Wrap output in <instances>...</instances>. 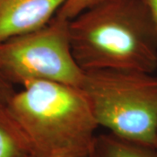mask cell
Returning a JSON list of instances; mask_svg holds the SVG:
<instances>
[{
	"label": "cell",
	"instance_id": "obj_3",
	"mask_svg": "<svg viewBox=\"0 0 157 157\" xmlns=\"http://www.w3.org/2000/svg\"><path fill=\"white\" fill-rule=\"evenodd\" d=\"M80 88L98 126L124 140L156 147L157 77L125 70L85 72Z\"/></svg>",
	"mask_w": 157,
	"mask_h": 157
},
{
	"label": "cell",
	"instance_id": "obj_9",
	"mask_svg": "<svg viewBox=\"0 0 157 157\" xmlns=\"http://www.w3.org/2000/svg\"><path fill=\"white\" fill-rule=\"evenodd\" d=\"M15 91V86L10 84L0 73V103L6 104Z\"/></svg>",
	"mask_w": 157,
	"mask_h": 157
},
{
	"label": "cell",
	"instance_id": "obj_1",
	"mask_svg": "<svg viewBox=\"0 0 157 157\" xmlns=\"http://www.w3.org/2000/svg\"><path fill=\"white\" fill-rule=\"evenodd\" d=\"M74 59L84 72L157 68V33L141 0H104L69 21Z\"/></svg>",
	"mask_w": 157,
	"mask_h": 157
},
{
	"label": "cell",
	"instance_id": "obj_12",
	"mask_svg": "<svg viewBox=\"0 0 157 157\" xmlns=\"http://www.w3.org/2000/svg\"><path fill=\"white\" fill-rule=\"evenodd\" d=\"M156 148H157V137H156Z\"/></svg>",
	"mask_w": 157,
	"mask_h": 157
},
{
	"label": "cell",
	"instance_id": "obj_7",
	"mask_svg": "<svg viewBox=\"0 0 157 157\" xmlns=\"http://www.w3.org/2000/svg\"><path fill=\"white\" fill-rule=\"evenodd\" d=\"M88 157H157V148L108 133L96 135Z\"/></svg>",
	"mask_w": 157,
	"mask_h": 157
},
{
	"label": "cell",
	"instance_id": "obj_8",
	"mask_svg": "<svg viewBox=\"0 0 157 157\" xmlns=\"http://www.w3.org/2000/svg\"><path fill=\"white\" fill-rule=\"evenodd\" d=\"M104 0H67L57 15L71 20L82 11L95 6Z\"/></svg>",
	"mask_w": 157,
	"mask_h": 157
},
{
	"label": "cell",
	"instance_id": "obj_6",
	"mask_svg": "<svg viewBox=\"0 0 157 157\" xmlns=\"http://www.w3.org/2000/svg\"><path fill=\"white\" fill-rule=\"evenodd\" d=\"M33 155L27 136L6 103H0V157H32Z\"/></svg>",
	"mask_w": 157,
	"mask_h": 157
},
{
	"label": "cell",
	"instance_id": "obj_4",
	"mask_svg": "<svg viewBox=\"0 0 157 157\" xmlns=\"http://www.w3.org/2000/svg\"><path fill=\"white\" fill-rule=\"evenodd\" d=\"M69 21L56 15L43 27L0 43V73L13 86L51 81L80 87L85 72L73 55Z\"/></svg>",
	"mask_w": 157,
	"mask_h": 157
},
{
	"label": "cell",
	"instance_id": "obj_2",
	"mask_svg": "<svg viewBox=\"0 0 157 157\" xmlns=\"http://www.w3.org/2000/svg\"><path fill=\"white\" fill-rule=\"evenodd\" d=\"M37 155H88L99 127L80 87L37 81L6 103Z\"/></svg>",
	"mask_w": 157,
	"mask_h": 157
},
{
	"label": "cell",
	"instance_id": "obj_5",
	"mask_svg": "<svg viewBox=\"0 0 157 157\" xmlns=\"http://www.w3.org/2000/svg\"><path fill=\"white\" fill-rule=\"evenodd\" d=\"M67 0H0V43L43 27Z\"/></svg>",
	"mask_w": 157,
	"mask_h": 157
},
{
	"label": "cell",
	"instance_id": "obj_10",
	"mask_svg": "<svg viewBox=\"0 0 157 157\" xmlns=\"http://www.w3.org/2000/svg\"><path fill=\"white\" fill-rule=\"evenodd\" d=\"M141 2L146 6L157 33V0H141Z\"/></svg>",
	"mask_w": 157,
	"mask_h": 157
},
{
	"label": "cell",
	"instance_id": "obj_11",
	"mask_svg": "<svg viewBox=\"0 0 157 157\" xmlns=\"http://www.w3.org/2000/svg\"><path fill=\"white\" fill-rule=\"evenodd\" d=\"M32 157H88V155H73V154H60V155H33Z\"/></svg>",
	"mask_w": 157,
	"mask_h": 157
}]
</instances>
